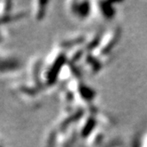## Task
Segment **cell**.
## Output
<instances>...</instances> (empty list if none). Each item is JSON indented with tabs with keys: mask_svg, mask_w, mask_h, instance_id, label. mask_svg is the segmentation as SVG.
Instances as JSON below:
<instances>
[{
	"mask_svg": "<svg viewBox=\"0 0 147 147\" xmlns=\"http://www.w3.org/2000/svg\"><path fill=\"white\" fill-rule=\"evenodd\" d=\"M72 10L73 12L76 13L81 18H85L89 15L90 8V3L89 2H74L72 5Z\"/></svg>",
	"mask_w": 147,
	"mask_h": 147,
	"instance_id": "cell-2",
	"label": "cell"
},
{
	"mask_svg": "<svg viewBox=\"0 0 147 147\" xmlns=\"http://www.w3.org/2000/svg\"><path fill=\"white\" fill-rule=\"evenodd\" d=\"M78 90L81 97L84 100H91L94 98V96H95V91L93 90V89L87 86L86 84L80 83L78 86Z\"/></svg>",
	"mask_w": 147,
	"mask_h": 147,
	"instance_id": "cell-4",
	"label": "cell"
},
{
	"mask_svg": "<svg viewBox=\"0 0 147 147\" xmlns=\"http://www.w3.org/2000/svg\"><path fill=\"white\" fill-rule=\"evenodd\" d=\"M65 60H66V55L61 53L58 56V58L54 60V62L52 63V65L50 67L48 74H47L46 79H47L48 84H52V83L55 82L57 76L59 75V73L63 64H64Z\"/></svg>",
	"mask_w": 147,
	"mask_h": 147,
	"instance_id": "cell-1",
	"label": "cell"
},
{
	"mask_svg": "<svg viewBox=\"0 0 147 147\" xmlns=\"http://www.w3.org/2000/svg\"><path fill=\"white\" fill-rule=\"evenodd\" d=\"M95 126H96V120L93 117H89L81 131V136L82 138H87V136L91 133V131L93 130Z\"/></svg>",
	"mask_w": 147,
	"mask_h": 147,
	"instance_id": "cell-5",
	"label": "cell"
},
{
	"mask_svg": "<svg viewBox=\"0 0 147 147\" xmlns=\"http://www.w3.org/2000/svg\"><path fill=\"white\" fill-rule=\"evenodd\" d=\"M2 71L4 72L5 70H13L16 69L19 67V62L16 59H6L2 61Z\"/></svg>",
	"mask_w": 147,
	"mask_h": 147,
	"instance_id": "cell-7",
	"label": "cell"
},
{
	"mask_svg": "<svg viewBox=\"0 0 147 147\" xmlns=\"http://www.w3.org/2000/svg\"><path fill=\"white\" fill-rule=\"evenodd\" d=\"M100 36L101 35H98L93 40H91L90 43L88 44V45H87V49H92L94 47H96L98 45L99 42H100V37H101Z\"/></svg>",
	"mask_w": 147,
	"mask_h": 147,
	"instance_id": "cell-12",
	"label": "cell"
},
{
	"mask_svg": "<svg viewBox=\"0 0 147 147\" xmlns=\"http://www.w3.org/2000/svg\"><path fill=\"white\" fill-rule=\"evenodd\" d=\"M87 61H88V63H90V65L92 67V69L93 70L97 71V70H98L100 68V62L98 59H94L93 57L89 56L87 58Z\"/></svg>",
	"mask_w": 147,
	"mask_h": 147,
	"instance_id": "cell-11",
	"label": "cell"
},
{
	"mask_svg": "<svg viewBox=\"0 0 147 147\" xmlns=\"http://www.w3.org/2000/svg\"><path fill=\"white\" fill-rule=\"evenodd\" d=\"M82 110L77 111L75 114L72 115V116H70V117H68V118H67L64 122L62 123V127H67V125H69V124H70V123H72L73 121H76L77 119H79V118L82 116Z\"/></svg>",
	"mask_w": 147,
	"mask_h": 147,
	"instance_id": "cell-8",
	"label": "cell"
},
{
	"mask_svg": "<svg viewBox=\"0 0 147 147\" xmlns=\"http://www.w3.org/2000/svg\"><path fill=\"white\" fill-rule=\"evenodd\" d=\"M46 5H47V2H45V1L39 2V9L37 11V14H36V17L38 20H41L42 18H44L45 13Z\"/></svg>",
	"mask_w": 147,
	"mask_h": 147,
	"instance_id": "cell-9",
	"label": "cell"
},
{
	"mask_svg": "<svg viewBox=\"0 0 147 147\" xmlns=\"http://www.w3.org/2000/svg\"><path fill=\"white\" fill-rule=\"evenodd\" d=\"M119 38H120V32H119V31H116V32H115V35H114V36L112 37V39L108 42V44L102 49V51H101V54H107L108 52L111 51V49H112L115 45H116V43L118 42Z\"/></svg>",
	"mask_w": 147,
	"mask_h": 147,
	"instance_id": "cell-6",
	"label": "cell"
},
{
	"mask_svg": "<svg viewBox=\"0 0 147 147\" xmlns=\"http://www.w3.org/2000/svg\"><path fill=\"white\" fill-rule=\"evenodd\" d=\"M99 6H100V10L101 13L103 14V16L107 19H112L114 16L115 13V10L114 7L113 6V3L112 2H99L98 3Z\"/></svg>",
	"mask_w": 147,
	"mask_h": 147,
	"instance_id": "cell-3",
	"label": "cell"
},
{
	"mask_svg": "<svg viewBox=\"0 0 147 147\" xmlns=\"http://www.w3.org/2000/svg\"><path fill=\"white\" fill-rule=\"evenodd\" d=\"M83 40H84V38L83 37H78V38H76L74 40H69V41H67V42H64L61 45L62 47H71V46H74L76 45H78V44H81L83 42Z\"/></svg>",
	"mask_w": 147,
	"mask_h": 147,
	"instance_id": "cell-10",
	"label": "cell"
}]
</instances>
